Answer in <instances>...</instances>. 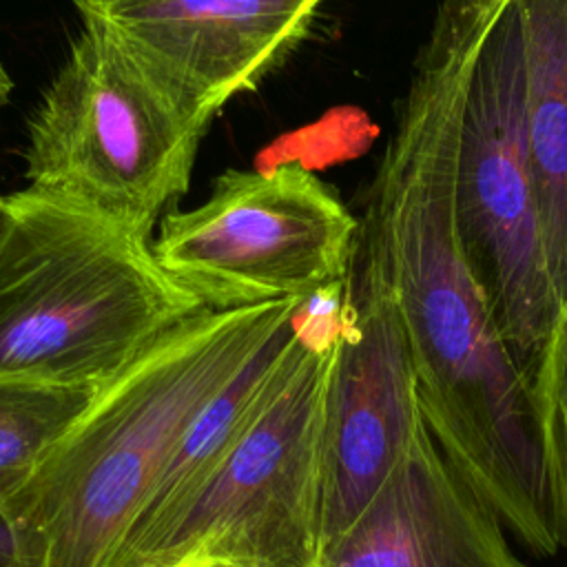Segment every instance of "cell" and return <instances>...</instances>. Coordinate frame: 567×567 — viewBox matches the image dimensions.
I'll use <instances>...</instances> for the list:
<instances>
[{"label":"cell","instance_id":"7c38bea8","mask_svg":"<svg viewBox=\"0 0 567 567\" xmlns=\"http://www.w3.org/2000/svg\"><path fill=\"white\" fill-rule=\"evenodd\" d=\"M534 388L549 432L554 458L567 489V310L534 372Z\"/></svg>","mask_w":567,"mask_h":567},{"label":"cell","instance_id":"5b68a950","mask_svg":"<svg viewBox=\"0 0 567 567\" xmlns=\"http://www.w3.org/2000/svg\"><path fill=\"white\" fill-rule=\"evenodd\" d=\"M456 219L498 332L534 379L560 321L527 146V69L518 0H489L458 124Z\"/></svg>","mask_w":567,"mask_h":567},{"label":"cell","instance_id":"ba28073f","mask_svg":"<svg viewBox=\"0 0 567 567\" xmlns=\"http://www.w3.org/2000/svg\"><path fill=\"white\" fill-rule=\"evenodd\" d=\"M323 0H75L204 120L252 91L308 33Z\"/></svg>","mask_w":567,"mask_h":567},{"label":"cell","instance_id":"4fadbf2b","mask_svg":"<svg viewBox=\"0 0 567 567\" xmlns=\"http://www.w3.org/2000/svg\"><path fill=\"white\" fill-rule=\"evenodd\" d=\"M0 567H18V547L11 525L0 505Z\"/></svg>","mask_w":567,"mask_h":567},{"label":"cell","instance_id":"3957f363","mask_svg":"<svg viewBox=\"0 0 567 567\" xmlns=\"http://www.w3.org/2000/svg\"><path fill=\"white\" fill-rule=\"evenodd\" d=\"M343 288L308 299L237 441L175 516L111 567H319L326 390Z\"/></svg>","mask_w":567,"mask_h":567},{"label":"cell","instance_id":"9c48e42d","mask_svg":"<svg viewBox=\"0 0 567 567\" xmlns=\"http://www.w3.org/2000/svg\"><path fill=\"white\" fill-rule=\"evenodd\" d=\"M489 503L421 423L354 523L321 549L319 567H525Z\"/></svg>","mask_w":567,"mask_h":567},{"label":"cell","instance_id":"52a82bcc","mask_svg":"<svg viewBox=\"0 0 567 567\" xmlns=\"http://www.w3.org/2000/svg\"><path fill=\"white\" fill-rule=\"evenodd\" d=\"M419 423L403 319L383 264L357 233L326 390L321 549L372 501Z\"/></svg>","mask_w":567,"mask_h":567},{"label":"cell","instance_id":"2e32d148","mask_svg":"<svg viewBox=\"0 0 567 567\" xmlns=\"http://www.w3.org/2000/svg\"><path fill=\"white\" fill-rule=\"evenodd\" d=\"M204 567H248V565H237V563H213V565H204Z\"/></svg>","mask_w":567,"mask_h":567},{"label":"cell","instance_id":"7a4b0ae2","mask_svg":"<svg viewBox=\"0 0 567 567\" xmlns=\"http://www.w3.org/2000/svg\"><path fill=\"white\" fill-rule=\"evenodd\" d=\"M0 233V381L100 385L208 308L148 239L29 188Z\"/></svg>","mask_w":567,"mask_h":567},{"label":"cell","instance_id":"5bb4252c","mask_svg":"<svg viewBox=\"0 0 567 567\" xmlns=\"http://www.w3.org/2000/svg\"><path fill=\"white\" fill-rule=\"evenodd\" d=\"M11 91H13V80H11V75H9L7 66H4V64H2V60H0V111H2V109H4V104L9 102Z\"/></svg>","mask_w":567,"mask_h":567},{"label":"cell","instance_id":"8992f818","mask_svg":"<svg viewBox=\"0 0 567 567\" xmlns=\"http://www.w3.org/2000/svg\"><path fill=\"white\" fill-rule=\"evenodd\" d=\"M359 221L299 162L226 171L190 210L162 217L157 264L204 306L312 299L343 284Z\"/></svg>","mask_w":567,"mask_h":567},{"label":"cell","instance_id":"30bf717a","mask_svg":"<svg viewBox=\"0 0 567 567\" xmlns=\"http://www.w3.org/2000/svg\"><path fill=\"white\" fill-rule=\"evenodd\" d=\"M527 146L551 288L567 310V0H518Z\"/></svg>","mask_w":567,"mask_h":567},{"label":"cell","instance_id":"6da1fadb","mask_svg":"<svg viewBox=\"0 0 567 567\" xmlns=\"http://www.w3.org/2000/svg\"><path fill=\"white\" fill-rule=\"evenodd\" d=\"M306 303L204 308L100 383L33 467L0 489L18 567H111L190 423Z\"/></svg>","mask_w":567,"mask_h":567},{"label":"cell","instance_id":"9a60e30c","mask_svg":"<svg viewBox=\"0 0 567 567\" xmlns=\"http://www.w3.org/2000/svg\"><path fill=\"white\" fill-rule=\"evenodd\" d=\"M9 219V210H7V197H0V233L4 230Z\"/></svg>","mask_w":567,"mask_h":567},{"label":"cell","instance_id":"8fae6325","mask_svg":"<svg viewBox=\"0 0 567 567\" xmlns=\"http://www.w3.org/2000/svg\"><path fill=\"white\" fill-rule=\"evenodd\" d=\"M95 388L0 381V489L33 467L86 408Z\"/></svg>","mask_w":567,"mask_h":567},{"label":"cell","instance_id":"277c9868","mask_svg":"<svg viewBox=\"0 0 567 567\" xmlns=\"http://www.w3.org/2000/svg\"><path fill=\"white\" fill-rule=\"evenodd\" d=\"M208 124L106 27L82 18L29 122L27 188L148 239L188 190Z\"/></svg>","mask_w":567,"mask_h":567}]
</instances>
